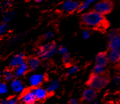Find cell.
<instances>
[{
  "instance_id": "1",
  "label": "cell",
  "mask_w": 120,
  "mask_h": 104,
  "mask_svg": "<svg viewBox=\"0 0 120 104\" xmlns=\"http://www.w3.org/2000/svg\"><path fill=\"white\" fill-rule=\"evenodd\" d=\"M81 22L85 26L92 29H102L106 24L104 15L94 10L83 13L81 16Z\"/></svg>"
},
{
  "instance_id": "24",
  "label": "cell",
  "mask_w": 120,
  "mask_h": 104,
  "mask_svg": "<svg viewBox=\"0 0 120 104\" xmlns=\"http://www.w3.org/2000/svg\"><path fill=\"white\" fill-rule=\"evenodd\" d=\"M79 68L78 66H72L69 68V69L68 71V75L69 76H71L74 75L75 73H76L78 71Z\"/></svg>"
},
{
  "instance_id": "18",
  "label": "cell",
  "mask_w": 120,
  "mask_h": 104,
  "mask_svg": "<svg viewBox=\"0 0 120 104\" xmlns=\"http://www.w3.org/2000/svg\"><path fill=\"white\" fill-rule=\"evenodd\" d=\"M60 86V82L58 79H53L49 82L47 85L46 89L49 93H52L59 89Z\"/></svg>"
},
{
  "instance_id": "16",
  "label": "cell",
  "mask_w": 120,
  "mask_h": 104,
  "mask_svg": "<svg viewBox=\"0 0 120 104\" xmlns=\"http://www.w3.org/2000/svg\"><path fill=\"white\" fill-rule=\"evenodd\" d=\"M109 62L115 63L120 61V52L114 50H109L107 53Z\"/></svg>"
},
{
  "instance_id": "17",
  "label": "cell",
  "mask_w": 120,
  "mask_h": 104,
  "mask_svg": "<svg viewBox=\"0 0 120 104\" xmlns=\"http://www.w3.org/2000/svg\"><path fill=\"white\" fill-rule=\"evenodd\" d=\"M97 0H85L84 1L80 3L78 11H84L88 10L90 7L93 4H95L97 3Z\"/></svg>"
},
{
  "instance_id": "20",
  "label": "cell",
  "mask_w": 120,
  "mask_h": 104,
  "mask_svg": "<svg viewBox=\"0 0 120 104\" xmlns=\"http://www.w3.org/2000/svg\"><path fill=\"white\" fill-rule=\"evenodd\" d=\"M1 76L4 80L6 81H10L13 79V77L14 76V73L9 69L3 70L1 72Z\"/></svg>"
},
{
  "instance_id": "31",
  "label": "cell",
  "mask_w": 120,
  "mask_h": 104,
  "mask_svg": "<svg viewBox=\"0 0 120 104\" xmlns=\"http://www.w3.org/2000/svg\"><path fill=\"white\" fill-rule=\"evenodd\" d=\"M114 82L115 83H119V82H120V76H116L114 77Z\"/></svg>"
},
{
  "instance_id": "3",
  "label": "cell",
  "mask_w": 120,
  "mask_h": 104,
  "mask_svg": "<svg viewBox=\"0 0 120 104\" xmlns=\"http://www.w3.org/2000/svg\"><path fill=\"white\" fill-rule=\"evenodd\" d=\"M109 79L107 76L103 74H95L90 78L88 81V85L89 88L95 90L104 88L107 85Z\"/></svg>"
},
{
  "instance_id": "4",
  "label": "cell",
  "mask_w": 120,
  "mask_h": 104,
  "mask_svg": "<svg viewBox=\"0 0 120 104\" xmlns=\"http://www.w3.org/2000/svg\"><path fill=\"white\" fill-rule=\"evenodd\" d=\"M109 62L107 55L105 53H99L95 58V64L94 67L95 74H103Z\"/></svg>"
},
{
  "instance_id": "10",
  "label": "cell",
  "mask_w": 120,
  "mask_h": 104,
  "mask_svg": "<svg viewBox=\"0 0 120 104\" xmlns=\"http://www.w3.org/2000/svg\"><path fill=\"white\" fill-rule=\"evenodd\" d=\"M20 100L23 104H31L34 103L36 100L35 95L33 93V89L29 91H24L20 97Z\"/></svg>"
},
{
  "instance_id": "25",
  "label": "cell",
  "mask_w": 120,
  "mask_h": 104,
  "mask_svg": "<svg viewBox=\"0 0 120 104\" xmlns=\"http://www.w3.org/2000/svg\"><path fill=\"white\" fill-rule=\"evenodd\" d=\"M11 4H12L11 0H6L1 4V9L6 10V9L9 8L10 7H11Z\"/></svg>"
},
{
  "instance_id": "5",
  "label": "cell",
  "mask_w": 120,
  "mask_h": 104,
  "mask_svg": "<svg viewBox=\"0 0 120 104\" xmlns=\"http://www.w3.org/2000/svg\"><path fill=\"white\" fill-rule=\"evenodd\" d=\"M113 3L111 0H102L94 5V10L102 15H106L112 11Z\"/></svg>"
},
{
  "instance_id": "30",
  "label": "cell",
  "mask_w": 120,
  "mask_h": 104,
  "mask_svg": "<svg viewBox=\"0 0 120 104\" xmlns=\"http://www.w3.org/2000/svg\"><path fill=\"white\" fill-rule=\"evenodd\" d=\"M69 104H78V100H77L76 98H72L71 100H70Z\"/></svg>"
},
{
  "instance_id": "12",
  "label": "cell",
  "mask_w": 120,
  "mask_h": 104,
  "mask_svg": "<svg viewBox=\"0 0 120 104\" xmlns=\"http://www.w3.org/2000/svg\"><path fill=\"white\" fill-rule=\"evenodd\" d=\"M33 91L37 100H44L48 96V91H47V89H45L43 87L38 86L36 88H34Z\"/></svg>"
},
{
  "instance_id": "15",
  "label": "cell",
  "mask_w": 120,
  "mask_h": 104,
  "mask_svg": "<svg viewBox=\"0 0 120 104\" xmlns=\"http://www.w3.org/2000/svg\"><path fill=\"white\" fill-rule=\"evenodd\" d=\"M26 62L27 63V65H28L29 69L31 70V71L37 70L41 64L39 58V57H36V56H33V57L29 58Z\"/></svg>"
},
{
  "instance_id": "2",
  "label": "cell",
  "mask_w": 120,
  "mask_h": 104,
  "mask_svg": "<svg viewBox=\"0 0 120 104\" xmlns=\"http://www.w3.org/2000/svg\"><path fill=\"white\" fill-rule=\"evenodd\" d=\"M57 52H58V47L55 44L53 43H46L38 47L36 54L39 59L46 60L52 57Z\"/></svg>"
},
{
  "instance_id": "6",
  "label": "cell",
  "mask_w": 120,
  "mask_h": 104,
  "mask_svg": "<svg viewBox=\"0 0 120 104\" xmlns=\"http://www.w3.org/2000/svg\"><path fill=\"white\" fill-rule=\"evenodd\" d=\"M109 47L110 50L120 52V32L116 29H112L109 33Z\"/></svg>"
},
{
  "instance_id": "21",
  "label": "cell",
  "mask_w": 120,
  "mask_h": 104,
  "mask_svg": "<svg viewBox=\"0 0 120 104\" xmlns=\"http://www.w3.org/2000/svg\"><path fill=\"white\" fill-rule=\"evenodd\" d=\"M9 31V26L7 23H1L0 25V34L1 36L6 34Z\"/></svg>"
},
{
  "instance_id": "34",
  "label": "cell",
  "mask_w": 120,
  "mask_h": 104,
  "mask_svg": "<svg viewBox=\"0 0 120 104\" xmlns=\"http://www.w3.org/2000/svg\"><path fill=\"white\" fill-rule=\"evenodd\" d=\"M36 104V103H35L34 102V103H33V104Z\"/></svg>"
},
{
  "instance_id": "7",
  "label": "cell",
  "mask_w": 120,
  "mask_h": 104,
  "mask_svg": "<svg viewBox=\"0 0 120 104\" xmlns=\"http://www.w3.org/2000/svg\"><path fill=\"white\" fill-rule=\"evenodd\" d=\"M80 3L74 0H66L60 5V11L64 13H71L78 10Z\"/></svg>"
},
{
  "instance_id": "33",
  "label": "cell",
  "mask_w": 120,
  "mask_h": 104,
  "mask_svg": "<svg viewBox=\"0 0 120 104\" xmlns=\"http://www.w3.org/2000/svg\"><path fill=\"white\" fill-rule=\"evenodd\" d=\"M97 104V101H93V102H92V104Z\"/></svg>"
},
{
  "instance_id": "8",
  "label": "cell",
  "mask_w": 120,
  "mask_h": 104,
  "mask_svg": "<svg viewBox=\"0 0 120 104\" xmlns=\"http://www.w3.org/2000/svg\"><path fill=\"white\" fill-rule=\"evenodd\" d=\"M45 76L41 73H34L29 76L27 79L28 85L33 88L40 86V85L44 82Z\"/></svg>"
},
{
  "instance_id": "29",
  "label": "cell",
  "mask_w": 120,
  "mask_h": 104,
  "mask_svg": "<svg viewBox=\"0 0 120 104\" xmlns=\"http://www.w3.org/2000/svg\"><path fill=\"white\" fill-rule=\"evenodd\" d=\"M62 60H63V61L65 63H68L70 62V61H71V56H70V55L68 53L66 55H64L62 56Z\"/></svg>"
},
{
  "instance_id": "22",
  "label": "cell",
  "mask_w": 120,
  "mask_h": 104,
  "mask_svg": "<svg viewBox=\"0 0 120 104\" xmlns=\"http://www.w3.org/2000/svg\"><path fill=\"white\" fill-rule=\"evenodd\" d=\"M17 104V98L15 97H10L7 100H2L1 104Z\"/></svg>"
},
{
  "instance_id": "14",
  "label": "cell",
  "mask_w": 120,
  "mask_h": 104,
  "mask_svg": "<svg viewBox=\"0 0 120 104\" xmlns=\"http://www.w3.org/2000/svg\"><path fill=\"white\" fill-rule=\"evenodd\" d=\"M97 97L96 90L89 88L85 89L83 93V99L85 102H92Z\"/></svg>"
},
{
  "instance_id": "9",
  "label": "cell",
  "mask_w": 120,
  "mask_h": 104,
  "mask_svg": "<svg viewBox=\"0 0 120 104\" xmlns=\"http://www.w3.org/2000/svg\"><path fill=\"white\" fill-rule=\"evenodd\" d=\"M10 88L13 93L16 94H20V93H22L24 92L25 85L24 82L20 79L16 78L11 80V82L10 83Z\"/></svg>"
},
{
  "instance_id": "32",
  "label": "cell",
  "mask_w": 120,
  "mask_h": 104,
  "mask_svg": "<svg viewBox=\"0 0 120 104\" xmlns=\"http://www.w3.org/2000/svg\"><path fill=\"white\" fill-rule=\"evenodd\" d=\"M34 1L36 3H41L42 1H43V0H34Z\"/></svg>"
},
{
  "instance_id": "11",
  "label": "cell",
  "mask_w": 120,
  "mask_h": 104,
  "mask_svg": "<svg viewBox=\"0 0 120 104\" xmlns=\"http://www.w3.org/2000/svg\"><path fill=\"white\" fill-rule=\"evenodd\" d=\"M24 59H25V56L23 53H18V54L15 55L10 59V60L9 62V65L11 68L15 69V67L25 62Z\"/></svg>"
},
{
  "instance_id": "23",
  "label": "cell",
  "mask_w": 120,
  "mask_h": 104,
  "mask_svg": "<svg viewBox=\"0 0 120 104\" xmlns=\"http://www.w3.org/2000/svg\"><path fill=\"white\" fill-rule=\"evenodd\" d=\"M8 85L4 82H1L0 83V94L1 95H3L8 92Z\"/></svg>"
},
{
  "instance_id": "19",
  "label": "cell",
  "mask_w": 120,
  "mask_h": 104,
  "mask_svg": "<svg viewBox=\"0 0 120 104\" xmlns=\"http://www.w3.org/2000/svg\"><path fill=\"white\" fill-rule=\"evenodd\" d=\"M15 15V13L13 11H8L3 15L2 17V22L3 23H8L11 20H12L14 17Z\"/></svg>"
},
{
  "instance_id": "28",
  "label": "cell",
  "mask_w": 120,
  "mask_h": 104,
  "mask_svg": "<svg viewBox=\"0 0 120 104\" xmlns=\"http://www.w3.org/2000/svg\"><path fill=\"white\" fill-rule=\"evenodd\" d=\"M81 37L84 39H88L90 37V33L88 30H84L81 33Z\"/></svg>"
},
{
  "instance_id": "27",
  "label": "cell",
  "mask_w": 120,
  "mask_h": 104,
  "mask_svg": "<svg viewBox=\"0 0 120 104\" xmlns=\"http://www.w3.org/2000/svg\"><path fill=\"white\" fill-rule=\"evenodd\" d=\"M58 52H59L60 54L62 55L63 56L64 55L68 54V50L66 47L63 46H60V47H58Z\"/></svg>"
},
{
  "instance_id": "13",
  "label": "cell",
  "mask_w": 120,
  "mask_h": 104,
  "mask_svg": "<svg viewBox=\"0 0 120 104\" xmlns=\"http://www.w3.org/2000/svg\"><path fill=\"white\" fill-rule=\"evenodd\" d=\"M29 70V67L27 65V63L26 62H24L20 65L17 66V67L15 68L14 70V76H15L16 78H20L22 76H24L26 74L27 72Z\"/></svg>"
},
{
  "instance_id": "26",
  "label": "cell",
  "mask_w": 120,
  "mask_h": 104,
  "mask_svg": "<svg viewBox=\"0 0 120 104\" xmlns=\"http://www.w3.org/2000/svg\"><path fill=\"white\" fill-rule=\"evenodd\" d=\"M54 33L52 31H48L46 32L45 34L43 35L44 39L46 40H50V39H53L54 37Z\"/></svg>"
}]
</instances>
